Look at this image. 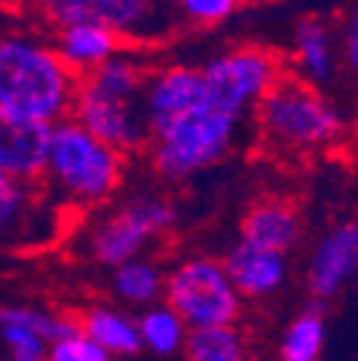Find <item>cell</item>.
<instances>
[{"label":"cell","mask_w":358,"mask_h":361,"mask_svg":"<svg viewBox=\"0 0 358 361\" xmlns=\"http://www.w3.org/2000/svg\"><path fill=\"white\" fill-rule=\"evenodd\" d=\"M80 333L92 338L106 355H138L144 350L138 336V322L112 307H92L78 315Z\"/></svg>","instance_id":"cell-17"},{"label":"cell","mask_w":358,"mask_h":361,"mask_svg":"<svg viewBox=\"0 0 358 361\" xmlns=\"http://www.w3.org/2000/svg\"><path fill=\"white\" fill-rule=\"evenodd\" d=\"M223 269H227V276L241 293V298H266L287 284L290 261L281 252L238 241L230 250V255L223 258Z\"/></svg>","instance_id":"cell-14"},{"label":"cell","mask_w":358,"mask_h":361,"mask_svg":"<svg viewBox=\"0 0 358 361\" xmlns=\"http://www.w3.org/2000/svg\"><path fill=\"white\" fill-rule=\"evenodd\" d=\"M292 58L295 75L309 83H330L338 66V47L333 29L324 18H301L292 29Z\"/></svg>","instance_id":"cell-16"},{"label":"cell","mask_w":358,"mask_h":361,"mask_svg":"<svg viewBox=\"0 0 358 361\" xmlns=\"http://www.w3.org/2000/svg\"><path fill=\"white\" fill-rule=\"evenodd\" d=\"M258 141L278 158H312L335 147L344 115L316 83L284 72L252 112Z\"/></svg>","instance_id":"cell-3"},{"label":"cell","mask_w":358,"mask_h":361,"mask_svg":"<svg viewBox=\"0 0 358 361\" xmlns=\"http://www.w3.org/2000/svg\"><path fill=\"white\" fill-rule=\"evenodd\" d=\"M172 6V12L195 26H215L223 23L227 18H233L244 0H166Z\"/></svg>","instance_id":"cell-23"},{"label":"cell","mask_w":358,"mask_h":361,"mask_svg":"<svg viewBox=\"0 0 358 361\" xmlns=\"http://www.w3.org/2000/svg\"><path fill=\"white\" fill-rule=\"evenodd\" d=\"M109 361H112V358H109Z\"/></svg>","instance_id":"cell-27"},{"label":"cell","mask_w":358,"mask_h":361,"mask_svg":"<svg viewBox=\"0 0 358 361\" xmlns=\"http://www.w3.org/2000/svg\"><path fill=\"white\" fill-rule=\"evenodd\" d=\"M49 135L52 126L0 109V172L20 180H40L47 169Z\"/></svg>","instance_id":"cell-12"},{"label":"cell","mask_w":358,"mask_h":361,"mask_svg":"<svg viewBox=\"0 0 358 361\" xmlns=\"http://www.w3.org/2000/svg\"><path fill=\"white\" fill-rule=\"evenodd\" d=\"M175 224V207L158 195H138L101 215L86 233V252L95 264L118 269L141 258L144 250L166 235Z\"/></svg>","instance_id":"cell-8"},{"label":"cell","mask_w":358,"mask_h":361,"mask_svg":"<svg viewBox=\"0 0 358 361\" xmlns=\"http://www.w3.org/2000/svg\"><path fill=\"white\" fill-rule=\"evenodd\" d=\"M201 69L212 92L247 118L249 112H255L261 98L276 86V80L287 72L284 58L266 47H258V43L233 47L209 58Z\"/></svg>","instance_id":"cell-10"},{"label":"cell","mask_w":358,"mask_h":361,"mask_svg":"<svg viewBox=\"0 0 358 361\" xmlns=\"http://www.w3.org/2000/svg\"><path fill=\"white\" fill-rule=\"evenodd\" d=\"M66 230V209L40 180L0 172V250L32 252L55 244Z\"/></svg>","instance_id":"cell-9"},{"label":"cell","mask_w":358,"mask_h":361,"mask_svg":"<svg viewBox=\"0 0 358 361\" xmlns=\"http://www.w3.org/2000/svg\"><path fill=\"white\" fill-rule=\"evenodd\" d=\"M358 276V221H338L309 252L307 290L316 304H327Z\"/></svg>","instance_id":"cell-11"},{"label":"cell","mask_w":358,"mask_h":361,"mask_svg":"<svg viewBox=\"0 0 358 361\" xmlns=\"http://www.w3.org/2000/svg\"><path fill=\"white\" fill-rule=\"evenodd\" d=\"M126 155L95 138L72 118L52 126L40 184L63 209L106 204L123 180Z\"/></svg>","instance_id":"cell-5"},{"label":"cell","mask_w":358,"mask_h":361,"mask_svg":"<svg viewBox=\"0 0 358 361\" xmlns=\"http://www.w3.org/2000/svg\"><path fill=\"white\" fill-rule=\"evenodd\" d=\"M78 75L55 47L29 35L0 37V109L55 126L69 118Z\"/></svg>","instance_id":"cell-4"},{"label":"cell","mask_w":358,"mask_h":361,"mask_svg":"<svg viewBox=\"0 0 358 361\" xmlns=\"http://www.w3.org/2000/svg\"><path fill=\"white\" fill-rule=\"evenodd\" d=\"M184 355L187 361H249L247 344L238 327L190 330Z\"/></svg>","instance_id":"cell-22"},{"label":"cell","mask_w":358,"mask_h":361,"mask_svg":"<svg viewBox=\"0 0 358 361\" xmlns=\"http://www.w3.org/2000/svg\"><path fill=\"white\" fill-rule=\"evenodd\" d=\"M341 58L347 69L358 72V0H350V12L341 32Z\"/></svg>","instance_id":"cell-26"},{"label":"cell","mask_w":358,"mask_h":361,"mask_svg":"<svg viewBox=\"0 0 358 361\" xmlns=\"http://www.w3.org/2000/svg\"><path fill=\"white\" fill-rule=\"evenodd\" d=\"M163 279L166 273L152 261V258H132L126 264H121L112 276V290L118 298L138 304V307H149L152 301H158V295H163Z\"/></svg>","instance_id":"cell-19"},{"label":"cell","mask_w":358,"mask_h":361,"mask_svg":"<svg viewBox=\"0 0 358 361\" xmlns=\"http://www.w3.org/2000/svg\"><path fill=\"white\" fill-rule=\"evenodd\" d=\"M0 327H23V330L40 336L47 344L61 341V338L80 330L78 315H61V312L29 307V304H4L0 307Z\"/></svg>","instance_id":"cell-20"},{"label":"cell","mask_w":358,"mask_h":361,"mask_svg":"<svg viewBox=\"0 0 358 361\" xmlns=\"http://www.w3.org/2000/svg\"><path fill=\"white\" fill-rule=\"evenodd\" d=\"M9 361H49V344L23 327H0Z\"/></svg>","instance_id":"cell-24"},{"label":"cell","mask_w":358,"mask_h":361,"mask_svg":"<svg viewBox=\"0 0 358 361\" xmlns=\"http://www.w3.org/2000/svg\"><path fill=\"white\" fill-rule=\"evenodd\" d=\"M138 336L147 350L158 355H172L187 344L190 330L178 319L175 310H169L166 304H158V307H149L138 319Z\"/></svg>","instance_id":"cell-21"},{"label":"cell","mask_w":358,"mask_h":361,"mask_svg":"<svg viewBox=\"0 0 358 361\" xmlns=\"http://www.w3.org/2000/svg\"><path fill=\"white\" fill-rule=\"evenodd\" d=\"M166 307L178 312L187 330L235 327L241 315V293L230 281L223 261L198 255L175 264L163 279Z\"/></svg>","instance_id":"cell-6"},{"label":"cell","mask_w":358,"mask_h":361,"mask_svg":"<svg viewBox=\"0 0 358 361\" xmlns=\"http://www.w3.org/2000/svg\"><path fill=\"white\" fill-rule=\"evenodd\" d=\"M149 72L152 66L141 52L132 47L121 49L95 72L78 78L69 118L123 155L147 149L149 123L144 112V89Z\"/></svg>","instance_id":"cell-2"},{"label":"cell","mask_w":358,"mask_h":361,"mask_svg":"<svg viewBox=\"0 0 358 361\" xmlns=\"http://www.w3.org/2000/svg\"><path fill=\"white\" fill-rule=\"evenodd\" d=\"M327 347V315L321 304L301 310L287 324L278 347L281 361H321Z\"/></svg>","instance_id":"cell-18"},{"label":"cell","mask_w":358,"mask_h":361,"mask_svg":"<svg viewBox=\"0 0 358 361\" xmlns=\"http://www.w3.org/2000/svg\"><path fill=\"white\" fill-rule=\"evenodd\" d=\"M35 4L58 29L72 23L104 26L132 49L158 43L181 26V18L166 0H35Z\"/></svg>","instance_id":"cell-7"},{"label":"cell","mask_w":358,"mask_h":361,"mask_svg":"<svg viewBox=\"0 0 358 361\" xmlns=\"http://www.w3.org/2000/svg\"><path fill=\"white\" fill-rule=\"evenodd\" d=\"M149 164L166 180H184L227 158L247 115L223 104L201 66H155L144 89Z\"/></svg>","instance_id":"cell-1"},{"label":"cell","mask_w":358,"mask_h":361,"mask_svg":"<svg viewBox=\"0 0 358 361\" xmlns=\"http://www.w3.org/2000/svg\"><path fill=\"white\" fill-rule=\"evenodd\" d=\"M55 52L58 58L78 75H89L98 66H104L106 61H112L121 49H126V43L104 29V26H92V23H72V26H61L55 32Z\"/></svg>","instance_id":"cell-15"},{"label":"cell","mask_w":358,"mask_h":361,"mask_svg":"<svg viewBox=\"0 0 358 361\" xmlns=\"http://www.w3.org/2000/svg\"><path fill=\"white\" fill-rule=\"evenodd\" d=\"M301 233H304L301 212L292 201L261 198L247 209V215L241 221V238L238 241L290 255L295 250V244L301 241Z\"/></svg>","instance_id":"cell-13"},{"label":"cell","mask_w":358,"mask_h":361,"mask_svg":"<svg viewBox=\"0 0 358 361\" xmlns=\"http://www.w3.org/2000/svg\"><path fill=\"white\" fill-rule=\"evenodd\" d=\"M49 361H109V355L80 330L49 344Z\"/></svg>","instance_id":"cell-25"}]
</instances>
